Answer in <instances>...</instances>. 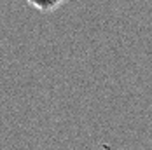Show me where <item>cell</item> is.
Listing matches in <instances>:
<instances>
[{
    "label": "cell",
    "mask_w": 152,
    "mask_h": 150,
    "mask_svg": "<svg viewBox=\"0 0 152 150\" xmlns=\"http://www.w3.org/2000/svg\"><path fill=\"white\" fill-rule=\"evenodd\" d=\"M26 2L33 9H37L39 12H53L68 0H26Z\"/></svg>",
    "instance_id": "obj_1"
}]
</instances>
